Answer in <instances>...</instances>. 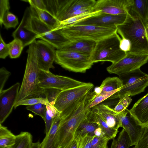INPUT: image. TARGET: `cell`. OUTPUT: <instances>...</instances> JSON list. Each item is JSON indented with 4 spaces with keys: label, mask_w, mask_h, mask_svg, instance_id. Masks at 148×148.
Returning a JSON list of instances; mask_svg holds the SVG:
<instances>
[{
    "label": "cell",
    "mask_w": 148,
    "mask_h": 148,
    "mask_svg": "<svg viewBox=\"0 0 148 148\" xmlns=\"http://www.w3.org/2000/svg\"><path fill=\"white\" fill-rule=\"evenodd\" d=\"M117 33L122 38L129 40L130 52L148 53V37L146 27L140 18L130 9L124 22L117 26Z\"/></svg>",
    "instance_id": "obj_3"
},
{
    "label": "cell",
    "mask_w": 148,
    "mask_h": 148,
    "mask_svg": "<svg viewBox=\"0 0 148 148\" xmlns=\"http://www.w3.org/2000/svg\"><path fill=\"white\" fill-rule=\"evenodd\" d=\"M127 16V14L111 15L101 13L73 25H86L106 27H117V26L124 22Z\"/></svg>",
    "instance_id": "obj_16"
},
{
    "label": "cell",
    "mask_w": 148,
    "mask_h": 148,
    "mask_svg": "<svg viewBox=\"0 0 148 148\" xmlns=\"http://www.w3.org/2000/svg\"><path fill=\"white\" fill-rule=\"evenodd\" d=\"M16 136L0 123V148H9L15 142Z\"/></svg>",
    "instance_id": "obj_28"
},
{
    "label": "cell",
    "mask_w": 148,
    "mask_h": 148,
    "mask_svg": "<svg viewBox=\"0 0 148 148\" xmlns=\"http://www.w3.org/2000/svg\"><path fill=\"white\" fill-rule=\"evenodd\" d=\"M109 139L105 135L94 136L91 142V148H108L107 143Z\"/></svg>",
    "instance_id": "obj_36"
},
{
    "label": "cell",
    "mask_w": 148,
    "mask_h": 148,
    "mask_svg": "<svg viewBox=\"0 0 148 148\" xmlns=\"http://www.w3.org/2000/svg\"><path fill=\"white\" fill-rule=\"evenodd\" d=\"M90 116L110 140L114 138L118 132V130L109 126L97 112L92 108H91Z\"/></svg>",
    "instance_id": "obj_24"
},
{
    "label": "cell",
    "mask_w": 148,
    "mask_h": 148,
    "mask_svg": "<svg viewBox=\"0 0 148 148\" xmlns=\"http://www.w3.org/2000/svg\"><path fill=\"white\" fill-rule=\"evenodd\" d=\"M96 43L95 41L85 40L70 41L66 45L60 49L91 56Z\"/></svg>",
    "instance_id": "obj_21"
},
{
    "label": "cell",
    "mask_w": 148,
    "mask_h": 148,
    "mask_svg": "<svg viewBox=\"0 0 148 148\" xmlns=\"http://www.w3.org/2000/svg\"><path fill=\"white\" fill-rule=\"evenodd\" d=\"M131 98L128 96H126L119 99V101L115 106L114 110L118 113L125 110L132 101Z\"/></svg>",
    "instance_id": "obj_40"
},
{
    "label": "cell",
    "mask_w": 148,
    "mask_h": 148,
    "mask_svg": "<svg viewBox=\"0 0 148 148\" xmlns=\"http://www.w3.org/2000/svg\"><path fill=\"white\" fill-rule=\"evenodd\" d=\"M40 143L39 141L33 143L31 148H40Z\"/></svg>",
    "instance_id": "obj_49"
},
{
    "label": "cell",
    "mask_w": 148,
    "mask_h": 148,
    "mask_svg": "<svg viewBox=\"0 0 148 148\" xmlns=\"http://www.w3.org/2000/svg\"><path fill=\"white\" fill-rule=\"evenodd\" d=\"M121 39L116 32L96 42L91 55L92 63L107 61L114 63L124 57L126 53L119 47Z\"/></svg>",
    "instance_id": "obj_5"
},
{
    "label": "cell",
    "mask_w": 148,
    "mask_h": 148,
    "mask_svg": "<svg viewBox=\"0 0 148 148\" xmlns=\"http://www.w3.org/2000/svg\"><path fill=\"white\" fill-rule=\"evenodd\" d=\"M101 116L108 125L111 128L118 130L121 123L117 113L108 105L101 104L92 108Z\"/></svg>",
    "instance_id": "obj_20"
},
{
    "label": "cell",
    "mask_w": 148,
    "mask_h": 148,
    "mask_svg": "<svg viewBox=\"0 0 148 148\" xmlns=\"http://www.w3.org/2000/svg\"><path fill=\"white\" fill-rule=\"evenodd\" d=\"M119 77L123 86L120 90L111 96L113 98L120 99L136 95L144 92L148 86V75L140 69L125 73Z\"/></svg>",
    "instance_id": "obj_9"
},
{
    "label": "cell",
    "mask_w": 148,
    "mask_h": 148,
    "mask_svg": "<svg viewBox=\"0 0 148 148\" xmlns=\"http://www.w3.org/2000/svg\"><path fill=\"white\" fill-rule=\"evenodd\" d=\"M18 23L17 17L9 11H7L5 13L0 22L1 26V27L3 24L6 29L15 28Z\"/></svg>",
    "instance_id": "obj_34"
},
{
    "label": "cell",
    "mask_w": 148,
    "mask_h": 148,
    "mask_svg": "<svg viewBox=\"0 0 148 148\" xmlns=\"http://www.w3.org/2000/svg\"><path fill=\"white\" fill-rule=\"evenodd\" d=\"M58 30L70 41L85 40L96 42L117 32V27L73 25Z\"/></svg>",
    "instance_id": "obj_4"
},
{
    "label": "cell",
    "mask_w": 148,
    "mask_h": 148,
    "mask_svg": "<svg viewBox=\"0 0 148 148\" xmlns=\"http://www.w3.org/2000/svg\"><path fill=\"white\" fill-rule=\"evenodd\" d=\"M23 1L28 2L30 6L35 7L47 12L46 6L44 0H23Z\"/></svg>",
    "instance_id": "obj_45"
},
{
    "label": "cell",
    "mask_w": 148,
    "mask_h": 148,
    "mask_svg": "<svg viewBox=\"0 0 148 148\" xmlns=\"http://www.w3.org/2000/svg\"><path fill=\"white\" fill-rule=\"evenodd\" d=\"M9 48L8 44L6 43L4 41L0 34V58L5 59L9 56Z\"/></svg>",
    "instance_id": "obj_43"
},
{
    "label": "cell",
    "mask_w": 148,
    "mask_h": 148,
    "mask_svg": "<svg viewBox=\"0 0 148 148\" xmlns=\"http://www.w3.org/2000/svg\"><path fill=\"white\" fill-rule=\"evenodd\" d=\"M47 12L59 22L71 17L77 10L82 8L92 7L95 0H44Z\"/></svg>",
    "instance_id": "obj_8"
},
{
    "label": "cell",
    "mask_w": 148,
    "mask_h": 148,
    "mask_svg": "<svg viewBox=\"0 0 148 148\" xmlns=\"http://www.w3.org/2000/svg\"><path fill=\"white\" fill-rule=\"evenodd\" d=\"M36 55L38 64L40 70L49 71L54 69L56 51L52 45L42 40L36 41Z\"/></svg>",
    "instance_id": "obj_15"
},
{
    "label": "cell",
    "mask_w": 148,
    "mask_h": 148,
    "mask_svg": "<svg viewBox=\"0 0 148 148\" xmlns=\"http://www.w3.org/2000/svg\"><path fill=\"white\" fill-rule=\"evenodd\" d=\"M119 90H116L110 92L101 93L99 95H97L90 104L89 108L91 109L108 98L111 97Z\"/></svg>",
    "instance_id": "obj_37"
},
{
    "label": "cell",
    "mask_w": 148,
    "mask_h": 148,
    "mask_svg": "<svg viewBox=\"0 0 148 148\" xmlns=\"http://www.w3.org/2000/svg\"><path fill=\"white\" fill-rule=\"evenodd\" d=\"M38 103H42L47 106H52L46 98L36 97L25 99L18 101L15 103L14 108H15L17 107L20 106H28Z\"/></svg>",
    "instance_id": "obj_35"
},
{
    "label": "cell",
    "mask_w": 148,
    "mask_h": 148,
    "mask_svg": "<svg viewBox=\"0 0 148 148\" xmlns=\"http://www.w3.org/2000/svg\"><path fill=\"white\" fill-rule=\"evenodd\" d=\"M96 94L89 91L75 110L69 115L61 119L57 134V143L61 148L74 139L75 131L80 123L88 117L91 109L89 106Z\"/></svg>",
    "instance_id": "obj_1"
},
{
    "label": "cell",
    "mask_w": 148,
    "mask_h": 148,
    "mask_svg": "<svg viewBox=\"0 0 148 148\" xmlns=\"http://www.w3.org/2000/svg\"><path fill=\"white\" fill-rule=\"evenodd\" d=\"M130 10L141 19L146 28L148 17V0H133Z\"/></svg>",
    "instance_id": "obj_25"
},
{
    "label": "cell",
    "mask_w": 148,
    "mask_h": 148,
    "mask_svg": "<svg viewBox=\"0 0 148 148\" xmlns=\"http://www.w3.org/2000/svg\"><path fill=\"white\" fill-rule=\"evenodd\" d=\"M11 74L10 72L5 67L0 69V92L3 90L4 85Z\"/></svg>",
    "instance_id": "obj_42"
},
{
    "label": "cell",
    "mask_w": 148,
    "mask_h": 148,
    "mask_svg": "<svg viewBox=\"0 0 148 148\" xmlns=\"http://www.w3.org/2000/svg\"><path fill=\"white\" fill-rule=\"evenodd\" d=\"M10 5L9 0H0V22L1 21L5 13L9 11Z\"/></svg>",
    "instance_id": "obj_46"
},
{
    "label": "cell",
    "mask_w": 148,
    "mask_h": 148,
    "mask_svg": "<svg viewBox=\"0 0 148 148\" xmlns=\"http://www.w3.org/2000/svg\"><path fill=\"white\" fill-rule=\"evenodd\" d=\"M94 87L93 84L88 82L81 86L62 91L58 95L53 105L59 112L61 118L71 114Z\"/></svg>",
    "instance_id": "obj_6"
},
{
    "label": "cell",
    "mask_w": 148,
    "mask_h": 148,
    "mask_svg": "<svg viewBox=\"0 0 148 148\" xmlns=\"http://www.w3.org/2000/svg\"><path fill=\"white\" fill-rule=\"evenodd\" d=\"M94 136L87 135L79 139L78 148H91V142Z\"/></svg>",
    "instance_id": "obj_44"
},
{
    "label": "cell",
    "mask_w": 148,
    "mask_h": 148,
    "mask_svg": "<svg viewBox=\"0 0 148 148\" xmlns=\"http://www.w3.org/2000/svg\"><path fill=\"white\" fill-rule=\"evenodd\" d=\"M123 86L122 81L117 77H108L104 79L100 86L101 93L110 92L119 90Z\"/></svg>",
    "instance_id": "obj_29"
},
{
    "label": "cell",
    "mask_w": 148,
    "mask_h": 148,
    "mask_svg": "<svg viewBox=\"0 0 148 148\" xmlns=\"http://www.w3.org/2000/svg\"><path fill=\"white\" fill-rule=\"evenodd\" d=\"M147 23H148V18H147Z\"/></svg>",
    "instance_id": "obj_52"
},
{
    "label": "cell",
    "mask_w": 148,
    "mask_h": 148,
    "mask_svg": "<svg viewBox=\"0 0 148 148\" xmlns=\"http://www.w3.org/2000/svg\"><path fill=\"white\" fill-rule=\"evenodd\" d=\"M131 145L130 138L127 132L123 128L118 138L113 140L110 148H129Z\"/></svg>",
    "instance_id": "obj_31"
},
{
    "label": "cell",
    "mask_w": 148,
    "mask_h": 148,
    "mask_svg": "<svg viewBox=\"0 0 148 148\" xmlns=\"http://www.w3.org/2000/svg\"><path fill=\"white\" fill-rule=\"evenodd\" d=\"M17 82L0 92V123H2L12 112L16 103L20 89Z\"/></svg>",
    "instance_id": "obj_14"
},
{
    "label": "cell",
    "mask_w": 148,
    "mask_h": 148,
    "mask_svg": "<svg viewBox=\"0 0 148 148\" xmlns=\"http://www.w3.org/2000/svg\"><path fill=\"white\" fill-rule=\"evenodd\" d=\"M30 7L41 21L53 30H55L58 27L60 22L48 12L34 7L30 6Z\"/></svg>",
    "instance_id": "obj_27"
},
{
    "label": "cell",
    "mask_w": 148,
    "mask_h": 148,
    "mask_svg": "<svg viewBox=\"0 0 148 148\" xmlns=\"http://www.w3.org/2000/svg\"><path fill=\"white\" fill-rule=\"evenodd\" d=\"M101 13V11H92L73 16L60 22L59 26L55 30H59L74 25Z\"/></svg>",
    "instance_id": "obj_26"
},
{
    "label": "cell",
    "mask_w": 148,
    "mask_h": 148,
    "mask_svg": "<svg viewBox=\"0 0 148 148\" xmlns=\"http://www.w3.org/2000/svg\"><path fill=\"white\" fill-rule=\"evenodd\" d=\"M8 44L10 58L14 59L19 57L24 47L22 42L18 39H14Z\"/></svg>",
    "instance_id": "obj_33"
},
{
    "label": "cell",
    "mask_w": 148,
    "mask_h": 148,
    "mask_svg": "<svg viewBox=\"0 0 148 148\" xmlns=\"http://www.w3.org/2000/svg\"><path fill=\"white\" fill-rule=\"evenodd\" d=\"M61 119L60 115L55 119L49 132L40 143V148H61L57 144V134Z\"/></svg>",
    "instance_id": "obj_23"
},
{
    "label": "cell",
    "mask_w": 148,
    "mask_h": 148,
    "mask_svg": "<svg viewBox=\"0 0 148 148\" xmlns=\"http://www.w3.org/2000/svg\"><path fill=\"white\" fill-rule=\"evenodd\" d=\"M30 12V7H27L20 23L12 34L14 39H18L22 42L24 47L29 45L38 38V36L36 34L28 30L25 27L26 22Z\"/></svg>",
    "instance_id": "obj_19"
},
{
    "label": "cell",
    "mask_w": 148,
    "mask_h": 148,
    "mask_svg": "<svg viewBox=\"0 0 148 148\" xmlns=\"http://www.w3.org/2000/svg\"><path fill=\"white\" fill-rule=\"evenodd\" d=\"M36 41L29 45L26 66L16 103L23 100L38 97L43 94L39 84V73L36 55Z\"/></svg>",
    "instance_id": "obj_2"
},
{
    "label": "cell",
    "mask_w": 148,
    "mask_h": 148,
    "mask_svg": "<svg viewBox=\"0 0 148 148\" xmlns=\"http://www.w3.org/2000/svg\"><path fill=\"white\" fill-rule=\"evenodd\" d=\"M119 47L122 51L125 53L130 52L131 47V42L128 39L122 38L120 42Z\"/></svg>",
    "instance_id": "obj_47"
},
{
    "label": "cell",
    "mask_w": 148,
    "mask_h": 148,
    "mask_svg": "<svg viewBox=\"0 0 148 148\" xmlns=\"http://www.w3.org/2000/svg\"><path fill=\"white\" fill-rule=\"evenodd\" d=\"M148 61V53L128 52L118 62L106 68L107 71L120 76L131 71L140 69Z\"/></svg>",
    "instance_id": "obj_11"
},
{
    "label": "cell",
    "mask_w": 148,
    "mask_h": 148,
    "mask_svg": "<svg viewBox=\"0 0 148 148\" xmlns=\"http://www.w3.org/2000/svg\"><path fill=\"white\" fill-rule=\"evenodd\" d=\"M146 33L147 34V37H148V23H147V26L146 28Z\"/></svg>",
    "instance_id": "obj_51"
},
{
    "label": "cell",
    "mask_w": 148,
    "mask_h": 148,
    "mask_svg": "<svg viewBox=\"0 0 148 148\" xmlns=\"http://www.w3.org/2000/svg\"><path fill=\"white\" fill-rule=\"evenodd\" d=\"M90 114L77 127L74 134V139L78 141L87 135L95 136L94 131L99 126L96 122L90 117Z\"/></svg>",
    "instance_id": "obj_22"
},
{
    "label": "cell",
    "mask_w": 148,
    "mask_h": 148,
    "mask_svg": "<svg viewBox=\"0 0 148 148\" xmlns=\"http://www.w3.org/2000/svg\"><path fill=\"white\" fill-rule=\"evenodd\" d=\"M47 105L42 103L28 106L26 109L35 114L40 116L44 120L45 119Z\"/></svg>",
    "instance_id": "obj_38"
},
{
    "label": "cell",
    "mask_w": 148,
    "mask_h": 148,
    "mask_svg": "<svg viewBox=\"0 0 148 148\" xmlns=\"http://www.w3.org/2000/svg\"><path fill=\"white\" fill-rule=\"evenodd\" d=\"M128 113L126 109L117 113V116L120 122L121 127L126 131L130 138L131 146H132L136 144L143 133L144 128L138 125L130 116H127Z\"/></svg>",
    "instance_id": "obj_17"
},
{
    "label": "cell",
    "mask_w": 148,
    "mask_h": 148,
    "mask_svg": "<svg viewBox=\"0 0 148 148\" xmlns=\"http://www.w3.org/2000/svg\"><path fill=\"white\" fill-rule=\"evenodd\" d=\"M133 1V0H98L96 1L92 10L111 15L126 14Z\"/></svg>",
    "instance_id": "obj_13"
},
{
    "label": "cell",
    "mask_w": 148,
    "mask_h": 148,
    "mask_svg": "<svg viewBox=\"0 0 148 148\" xmlns=\"http://www.w3.org/2000/svg\"><path fill=\"white\" fill-rule=\"evenodd\" d=\"M128 113L136 124L142 128L148 126V92L139 99Z\"/></svg>",
    "instance_id": "obj_18"
},
{
    "label": "cell",
    "mask_w": 148,
    "mask_h": 148,
    "mask_svg": "<svg viewBox=\"0 0 148 148\" xmlns=\"http://www.w3.org/2000/svg\"><path fill=\"white\" fill-rule=\"evenodd\" d=\"M94 91L97 95L100 94L102 92V89L100 86L97 87L95 88Z\"/></svg>",
    "instance_id": "obj_50"
},
{
    "label": "cell",
    "mask_w": 148,
    "mask_h": 148,
    "mask_svg": "<svg viewBox=\"0 0 148 148\" xmlns=\"http://www.w3.org/2000/svg\"><path fill=\"white\" fill-rule=\"evenodd\" d=\"M59 115V112L53 106H47L44 119L45 123L46 134L49 132L55 119Z\"/></svg>",
    "instance_id": "obj_32"
},
{
    "label": "cell",
    "mask_w": 148,
    "mask_h": 148,
    "mask_svg": "<svg viewBox=\"0 0 148 148\" xmlns=\"http://www.w3.org/2000/svg\"><path fill=\"white\" fill-rule=\"evenodd\" d=\"M30 8L31 12L27 20L25 27L36 34L38 38L50 44L56 49L62 48L70 42L58 30H53L41 21Z\"/></svg>",
    "instance_id": "obj_7"
},
{
    "label": "cell",
    "mask_w": 148,
    "mask_h": 148,
    "mask_svg": "<svg viewBox=\"0 0 148 148\" xmlns=\"http://www.w3.org/2000/svg\"><path fill=\"white\" fill-rule=\"evenodd\" d=\"M133 148H148V126L144 128L142 134Z\"/></svg>",
    "instance_id": "obj_41"
},
{
    "label": "cell",
    "mask_w": 148,
    "mask_h": 148,
    "mask_svg": "<svg viewBox=\"0 0 148 148\" xmlns=\"http://www.w3.org/2000/svg\"><path fill=\"white\" fill-rule=\"evenodd\" d=\"M62 91L55 88H45L44 89L43 94L51 105L53 106L58 95Z\"/></svg>",
    "instance_id": "obj_39"
},
{
    "label": "cell",
    "mask_w": 148,
    "mask_h": 148,
    "mask_svg": "<svg viewBox=\"0 0 148 148\" xmlns=\"http://www.w3.org/2000/svg\"><path fill=\"white\" fill-rule=\"evenodd\" d=\"M55 62L67 70L79 73H85L93 64L90 55L62 49H56Z\"/></svg>",
    "instance_id": "obj_10"
},
{
    "label": "cell",
    "mask_w": 148,
    "mask_h": 148,
    "mask_svg": "<svg viewBox=\"0 0 148 148\" xmlns=\"http://www.w3.org/2000/svg\"><path fill=\"white\" fill-rule=\"evenodd\" d=\"M32 136L29 132H21L16 136L15 143L9 148H31Z\"/></svg>",
    "instance_id": "obj_30"
},
{
    "label": "cell",
    "mask_w": 148,
    "mask_h": 148,
    "mask_svg": "<svg viewBox=\"0 0 148 148\" xmlns=\"http://www.w3.org/2000/svg\"><path fill=\"white\" fill-rule=\"evenodd\" d=\"M78 141L73 139L62 148H78Z\"/></svg>",
    "instance_id": "obj_48"
},
{
    "label": "cell",
    "mask_w": 148,
    "mask_h": 148,
    "mask_svg": "<svg viewBox=\"0 0 148 148\" xmlns=\"http://www.w3.org/2000/svg\"><path fill=\"white\" fill-rule=\"evenodd\" d=\"M39 86L43 88H55L64 90L84 85L83 82L71 78L55 75L49 71L40 70Z\"/></svg>",
    "instance_id": "obj_12"
}]
</instances>
